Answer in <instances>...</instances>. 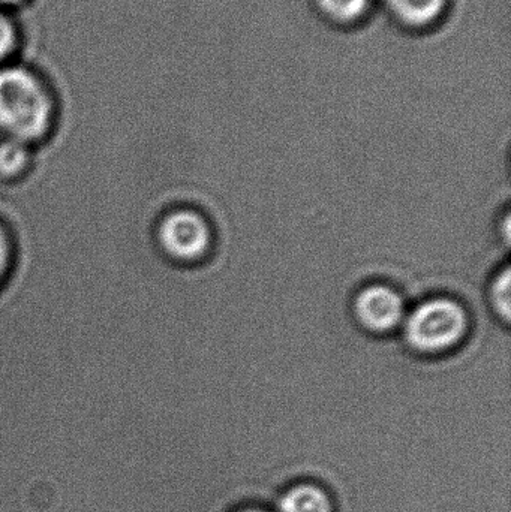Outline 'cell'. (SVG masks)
Segmentation results:
<instances>
[{
	"instance_id": "6da1fadb",
	"label": "cell",
	"mask_w": 511,
	"mask_h": 512,
	"mask_svg": "<svg viewBox=\"0 0 511 512\" xmlns=\"http://www.w3.org/2000/svg\"><path fill=\"white\" fill-rule=\"evenodd\" d=\"M54 107L50 93L32 72L0 69V132L6 140L38 143L50 132Z\"/></svg>"
},
{
	"instance_id": "7a4b0ae2",
	"label": "cell",
	"mask_w": 511,
	"mask_h": 512,
	"mask_svg": "<svg viewBox=\"0 0 511 512\" xmlns=\"http://www.w3.org/2000/svg\"><path fill=\"white\" fill-rule=\"evenodd\" d=\"M404 337L417 354L443 355L455 351L470 331L467 309L455 298L438 295L422 301L405 316Z\"/></svg>"
},
{
	"instance_id": "3957f363",
	"label": "cell",
	"mask_w": 511,
	"mask_h": 512,
	"mask_svg": "<svg viewBox=\"0 0 511 512\" xmlns=\"http://www.w3.org/2000/svg\"><path fill=\"white\" fill-rule=\"evenodd\" d=\"M156 240L168 258L197 262L209 255L213 231L209 221L194 209H176L159 222Z\"/></svg>"
},
{
	"instance_id": "277c9868",
	"label": "cell",
	"mask_w": 511,
	"mask_h": 512,
	"mask_svg": "<svg viewBox=\"0 0 511 512\" xmlns=\"http://www.w3.org/2000/svg\"><path fill=\"white\" fill-rule=\"evenodd\" d=\"M357 324L371 334H389L404 324L407 310L401 292L387 283L363 286L353 303Z\"/></svg>"
},
{
	"instance_id": "5b68a950",
	"label": "cell",
	"mask_w": 511,
	"mask_h": 512,
	"mask_svg": "<svg viewBox=\"0 0 511 512\" xmlns=\"http://www.w3.org/2000/svg\"><path fill=\"white\" fill-rule=\"evenodd\" d=\"M393 17L407 26L432 23L443 12L446 0H383Z\"/></svg>"
},
{
	"instance_id": "8992f818",
	"label": "cell",
	"mask_w": 511,
	"mask_h": 512,
	"mask_svg": "<svg viewBox=\"0 0 511 512\" xmlns=\"http://www.w3.org/2000/svg\"><path fill=\"white\" fill-rule=\"evenodd\" d=\"M279 508L281 512H332L329 496L311 484H300L288 490Z\"/></svg>"
},
{
	"instance_id": "52a82bcc",
	"label": "cell",
	"mask_w": 511,
	"mask_h": 512,
	"mask_svg": "<svg viewBox=\"0 0 511 512\" xmlns=\"http://www.w3.org/2000/svg\"><path fill=\"white\" fill-rule=\"evenodd\" d=\"M29 165V146L6 138L0 143V179H18Z\"/></svg>"
},
{
	"instance_id": "ba28073f",
	"label": "cell",
	"mask_w": 511,
	"mask_h": 512,
	"mask_svg": "<svg viewBox=\"0 0 511 512\" xmlns=\"http://www.w3.org/2000/svg\"><path fill=\"white\" fill-rule=\"evenodd\" d=\"M489 300L495 313L503 319L506 324L510 322L511 315V270L509 265L501 268L492 279L489 286Z\"/></svg>"
},
{
	"instance_id": "9c48e42d",
	"label": "cell",
	"mask_w": 511,
	"mask_h": 512,
	"mask_svg": "<svg viewBox=\"0 0 511 512\" xmlns=\"http://www.w3.org/2000/svg\"><path fill=\"white\" fill-rule=\"evenodd\" d=\"M324 14L338 21H353L362 17L369 0H315Z\"/></svg>"
},
{
	"instance_id": "30bf717a",
	"label": "cell",
	"mask_w": 511,
	"mask_h": 512,
	"mask_svg": "<svg viewBox=\"0 0 511 512\" xmlns=\"http://www.w3.org/2000/svg\"><path fill=\"white\" fill-rule=\"evenodd\" d=\"M14 261V246L6 228L0 224V286L5 282Z\"/></svg>"
},
{
	"instance_id": "8fae6325",
	"label": "cell",
	"mask_w": 511,
	"mask_h": 512,
	"mask_svg": "<svg viewBox=\"0 0 511 512\" xmlns=\"http://www.w3.org/2000/svg\"><path fill=\"white\" fill-rule=\"evenodd\" d=\"M15 42H17V32L14 24L5 15L0 14V62L14 50Z\"/></svg>"
},
{
	"instance_id": "7c38bea8",
	"label": "cell",
	"mask_w": 511,
	"mask_h": 512,
	"mask_svg": "<svg viewBox=\"0 0 511 512\" xmlns=\"http://www.w3.org/2000/svg\"><path fill=\"white\" fill-rule=\"evenodd\" d=\"M23 2V0H0V3L3 5H18V3Z\"/></svg>"
},
{
	"instance_id": "4fadbf2b",
	"label": "cell",
	"mask_w": 511,
	"mask_h": 512,
	"mask_svg": "<svg viewBox=\"0 0 511 512\" xmlns=\"http://www.w3.org/2000/svg\"><path fill=\"white\" fill-rule=\"evenodd\" d=\"M242 512H263V511H257V510H248V511H242Z\"/></svg>"
}]
</instances>
